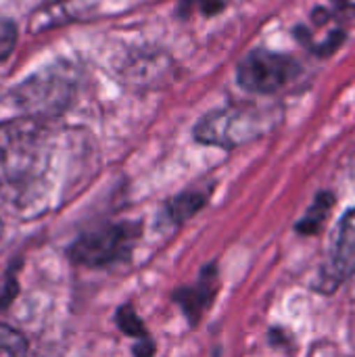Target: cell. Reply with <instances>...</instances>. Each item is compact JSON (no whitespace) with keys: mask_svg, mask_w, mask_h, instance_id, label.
Wrapping results in <instances>:
<instances>
[{"mask_svg":"<svg viewBox=\"0 0 355 357\" xmlns=\"http://www.w3.org/2000/svg\"><path fill=\"white\" fill-rule=\"evenodd\" d=\"M52 140L42 121L19 117L0 123V197L17 209L44 203Z\"/></svg>","mask_w":355,"mask_h":357,"instance_id":"6da1fadb","label":"cell"},{"mask_svg":"<svg viewBox=\"0 0 355 357\" xmlns=\"http://www.w3.org/2000/svg\"><path fill=\"white\" fill-rule=\"evenodd\" d=\"M280 119L282 109L278 105H230L203 117L195 128V138L203 144L234 149L270 134Z\"/></svg>","mask_w":355,"mask_h":357,"instance_id":"7a4b0ae2","label":"cell"},{"mask_svg":"<svg viewBox=\"0 0 355 357\" xmlns=\"http://www.w3.org/2000/svg\"><path fill=\"white\" fill-rule=\"evenodd\" d=\"M138 238V226L111 224L82 234L69 249L75 264L86 268H103L126 257Z\"/></svg>","mask_w":355,"mask_h":357,"instance_id":"3957f363","label":"cell"},{"mask_svg":"<svg viewBox=\"0 0 355 357\" xmlns=\"http://www.w3.org/2000/svg\"><path fill=\"white\" fill-rule=\"evenodd\" d=\"M299 73V65L278 52L270 50H253L239 65V84L255 94H274Z\"/></svg>","mask_w":355,"mask_h":357,"instance_id":"277c9868","label":"cell"},{"mask_svg":"<svg viewBox=\"0 0 355 357\" xmlns=\"http://www.w3.org/2000/svg\"><path fill=\"white\" fill-rule=\"evenodd\" d=\"M355 272V211H349L341 224L339 232L335 236V247L331 261L322 276V289H335L339 287L347 276Z\"/></svg>","mask_w":355,"mask_h":357,"instance_id":"5b68a950","label":"cell"},{"mask_svg":"<svg viewBox=\"0 0 355 357\" xmlns=\"http://www.w3.org/2000/svg\"><path fill=\"white\" fill-rule=\"evenodd\" d=\"M213 295H216V276H213V272H205V276L199 280V284L195 289H182L178 293V299H180L184 312L192 318V322H197L201 312L211 303Z\"/></svg>","mask_w":355,"mask_h":357,"instance_id":"8992f818","label":"cell"},{"mask_svg":"<svg viewBox=\"0 0 355 357\" xmlns=\"http://www.w3.org/2000/svg\"><path fill=\"white\" fill-rule=\"evenodd\" d=\"M333 203H335V197H333L331 192H322V195H318L316 203L310 207L308 215L299 222L297 230H299V232H303V234H314V232H318V230H320V226H322V222L326 220V215H328V211H331Z\"/></svg>","mask_w":355,"mask_h":357,"instance_id":"52a82bcc","label":"cell"},{"mask_svg":"<svg viewBox=\"0 0 355 357\" xmlns=\"http://www.w3.org/2000/svg\"><path fill=\"white\" fill-rule=\"evenodd\" d=\"M27 349V339L17 328L0 322V357H25Z\"/></svg>","mask_w":355,"mask_h":357,"instance_id":"ba28073f","label":"cell"},{"mask_svg":"<svg viewBox=\"0 0 355 357\" xmlns=\"http://www.w3.org/2000/svg\"><path fill=\"white\" fill-rule=\"evenodd\" d=\"M205 201H207V197L203 192H184L178 199L172 201L169 211H172V215H174L176 222H184L190 215H195L205 205Z\"/></svg>","mask_w":355,"mask_h":357,"instance_id":"9c48e42d","label":"cell"},{"mask_svg":"<svg viewBox=\"0 0 355 357\" xmlns=\"http://www.w3.org/2000/svg\"><path fill=\"white\" fill-rule=\"evenodd\" d=\"M117 326H119L126 335H130V337H134V339H138V341H146V331H144L140 318H138L130 307H121V310L117 312Z\"/></svg>","mask_w":355,"mask_h":357,"instance_id":"30bf717a","label":"cell"},{"mask_svg":"<svg viewBox=\"0 0 355 357\" xmlns=\"http://www.w3.org/2000/svg\"><path fill=\"white\" fill-rule=\"evenodd\" d=\"M15 25L8 21H0V59L6 56L15 46Z\"/></svg>","mask_w":355,"mask_h":357,"instance_id":"8fae6325","label":"cell"},{"mask_svg":"<svg viewBox=\"0 0 355 357\" xmlns=\"http://www.w3.org/2000/svg\"><path fill=\"white\" fill-rule=\"evenodd\" d=\"M17 280L13 276H6L4 280H0V307H6L15 297H17Z\"/></svg>","mask_w":355,"mask_h":357,"instance_id":"7c38bea8","label":"cell"},{"mask_svg":"<svg viewBox=\"0 0 355 357\" xmlns=\"http://www.w3.org/2000/svg\"><path fill=\"white\" fill-rule=\"evenodd\" d=\"M201 6H203V13L213 15L222 8V0H201Z\"/></svg>","mask_w":355,"mask_h":357,"instance_id":"4fadbf2b","label":"cell"},{"mask_svg":"<svg viewBox=\"0 0 355 357\" xmlns=\"http://www.w3.org/2000/svg\"><path fill=\"white\" fill-rule=\"evenodd\" d=\"M2 232H4V224H2V220H0V238H2Z\"/></svg>","mask_w":355,"mask_h":357,"instance_id":"5bb4252c","label":"cell"}]
</instances>
